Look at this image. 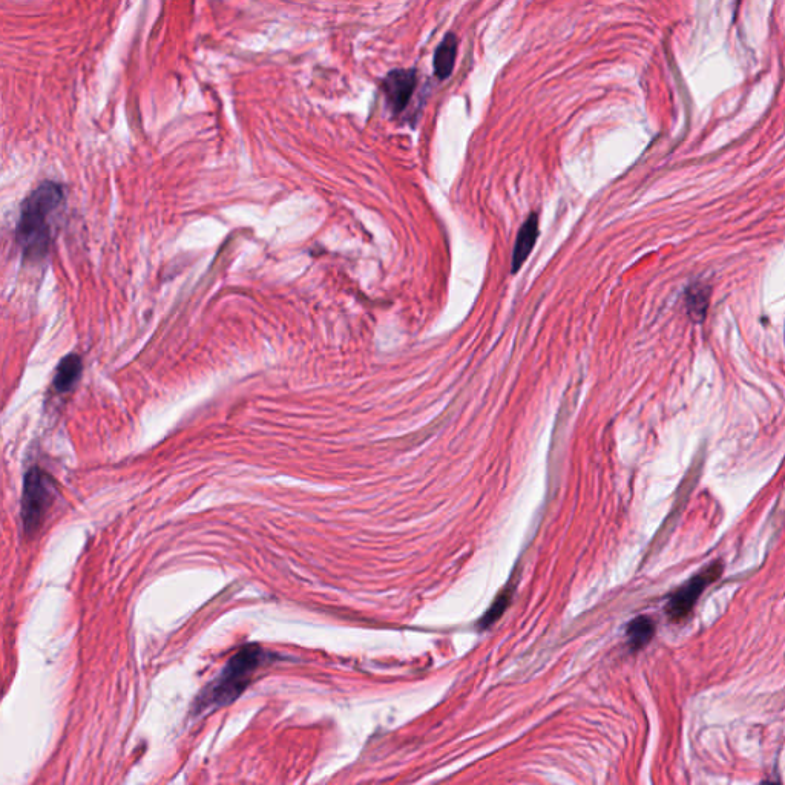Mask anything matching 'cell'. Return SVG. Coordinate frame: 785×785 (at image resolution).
Masks as SVG:
<instances>
[{"instance_id": "obj_1", "label": "cell", "mask_w": 785, "mask_h": 785, "mask_svg": "<svg viewBox=\"0 0 785 785\" xmlns=\"http://www.w3.org/2000/svg\"><path fill=\"white\" fill-rule=\"evenodd\" d=\"M62 204V186L53 181L40 184L39 188L23 201L22 212L17 223L16 240L22 247L25 257L39 260L48 253L54 218L59 214Z\"/></svg>"}, {"instance_id": "obj_2", "label": "cell", "mask_w": 785, "mask_h": 785, "mask_svg": "<svg viewBox=\"0 0 785 785\" xmlns=\"http://www.w3.org/2000/svg\"><path fill=\"white\" fill-rule=\"evenodd\" d=\"M270 658L272 655L266 654L258 644H247L241 648L227 661L221 674L198 695L194 712L200 715L234 703L249 686L253 674Z\"/></svg>"}, {"instance_id": "obj_3", "label": "cell", "mask_w": 785, "mask_h": 785, "mask_svg": "<svg viewBox=\"0 0 785 785\" xmlns=\"http://www.w3.org/2000/svg\"><path fill=\"white\" fill-rule=\"evenodd\" d=\"M53 480L40 468H31L23 482L22 520L27 533L39 528L53 500Z\"/></svg>"}, {"instance_id": "obj_4", "label": "cell", "mask_w": 785, "mask_h": 785, "mask_svg": "<svg viewBox=\"0 0 785 785\" xmlns=\"http://www.w3.org/2000/svg\"><path fill=\"white\" fill-rule=\"evenodd\" d=\"M721 572H723V565L720 562L712 563L706 569L695 575L694 579L689 580L687 585H684L680 591L675 592L669 600L667 605V615L672 621H683L687 615L694 609L700 595L703 594L707 586L712 585L715 580H718Z\"/></svg>"}, {"instance_id": "obj_5", "label": "cell", "mask_w": 785, "mask_h": 785, "mask_svg": "<svg viewBox=\"0 0 785 785\" xmlns=\"http://www.w3.org/2000/svg\"><path fill=\"white\" fill-rule=\"evenodd\" d=\"M416 86V73L411 69H396L387 74L384 80V92L388 105L395 112H402L410 102Z\"/></svg>"}, {"instance_id": "obj_6", "label": "cell", "mask_w": 785, "mask_h": 785, "mask_svg": "<svg viewBox=\"0 0 785 785\" xmlns=\"http://www.w3.org/2000/svg\"><path fill=\"white\" fill-rule=\"evenodd\" d=\"M537 237H539V217L537 214H531L520 227L519 235H517L513 253L514 273L528 260L529 255L533 252V247L536 246Z\"/></svg>"}, {"instance_id": "obj_7", "label": "cell", "mask_w": 785, "mask_h": 785, "mask_svg": "<svg viewBox=\"0 0 785 785\" xmlns=\"http://www.w3.org/2000/svg\"><path fill=\"white\" fill-rule=\"evenodd\" d=\"M82 373V359L77 355H68L60 361L54 376V387L60 393H66L76 384Z\"/></svg>"}, {"instance_id": "obj_8", "label": "cell", "mask_w": 785, "mask_h": 785, "mask_svg": "<svg viewBox=\"0 0 785 785\" xmlns=\"http://www.w3.org/2000/svg\"><path fill=\"white\" fill-rule=\"evenodd\" d=\"M457 56V39L450 34L445 37L444 42L437 46L434 54V73L439 79H447L453 73L454 63Z\"/></svg>"}, {"instance_id": "obj_9", "label": "cell", "mask_w": 785, "mask_h": 785, "mask_svg": "<svg viewBox=\"0 0 785 785\" xmlns=\"http://www.w3.org/2000/svg\"><path fill=\"white\" fill-rule=\"evenodd\" d=\"M655 634V626L654 621L648 617H638L632 621L631 625L628 628V638L629 643H631V648L638 651V649L644 648L649 641L652 640Z\"/></svg>"}, {"instance_id": "obj_10", "label": "cell", "mask_w": 785, "mask_h": 785, "mask_svg": "<svg viewBox=\"0 0 785 785\" xmlns=\"http://www.w3.org/2000/svg\"><path fill=\"white\" fill-rule=\"evenodd\" d=\"M707 306H709V287L703 284L689 287L687 290V309L690 315L694 316L697 321H701L706 315Z\"/></svg>"}]
</instances>
